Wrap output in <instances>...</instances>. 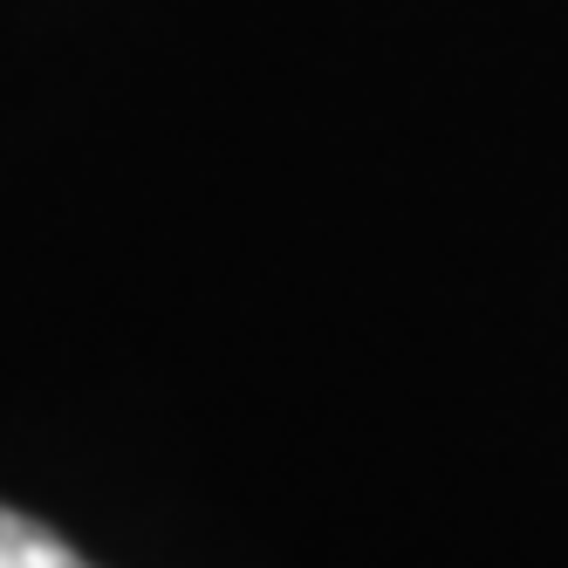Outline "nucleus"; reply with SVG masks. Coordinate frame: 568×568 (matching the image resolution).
I'll return each mask as SVG.
<instances>
[{
	"mask_svg": "<svg viewBox=\"0 0 568 568\" xmlns=\"http://www.w3.org/2000/svg\"><path fill=\"white\" fill-rule=\"evenodd\" d=\"M0 568H90L55 527H42L21 507H0Z\"/></svg>",
	"mask_w": 568,
	"mask_h": 568,
	"instance_id": "obj_1",
	"label": "nucleus"
}]
</instances>
